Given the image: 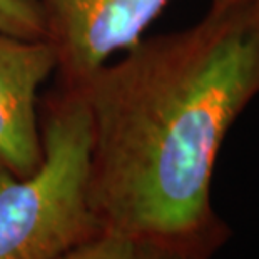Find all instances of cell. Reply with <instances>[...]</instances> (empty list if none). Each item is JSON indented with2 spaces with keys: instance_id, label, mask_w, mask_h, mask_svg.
I'll list each match as a JSON object with an SVG mask.
<instances>
[{
  "instance_id": "cell-1",
  "label": "cell",
  "mask_w": 259,
  "mask_h": 259,
  "mask_svg": "<svg viewBox=\"0 0 259 259\" xmlns=\"http://www.w3.org/2000/svg\"><path fill=\"white\" fill-rule=\"evenodd\" d=\"M77 91L101 228L211 259L233 236L212 206L218 156L259 96L256 0H211L194 25L141 37Z\"/></svg>"
},
{
  "instance_id": "cell-2",
  "label": "cell",
  "mask_w": 259,
  "mask_h": 259,
  "mask_svg": "<svg viewBox=\"0 0 259 259\" xmlns=\"http://www.w3.org/2000/svg\"><path fill=\"white\" fill-rule=\"evenodd\" d=\"M44 161L27 178L0 170V259H57L102 228L89 202L91 127L79 91L38 101Z\"/></svg>"
},
{
  "instance_id": "cell-3",
  "label": "cell",
  "mask_w": 259,
  "mask_h": 259,
  "mask_svg": "<svg viewBox=\"0 0 259 259\" xmlns=\"http://www.w3.org/2000/svg\"><path fill=\"white\" fill-rule=\"evenodd\" d=\"M170 0H37L57 57V87L77 91L115 52L139 40Z\"/></svg>"
},
{
  "instance_id": "cell-4",
  "label": "cell",
  "mask_w": 259,
  "mask_h": 259,
  "mask_svg": "<svg viewBox=\"0 0 259 259\" xmlns=\"http://www.w3.org/2000/svg\"><path fill=\"white\" fill-rule=\"evenodd\" d=\"M56 67L46 38L0 34V170L15 178L34 174L44 161L38 89Z\"/></svg>"
},
{
  "instance_id": "cell-5",
  "label": "cell",
  "mask_w": 259,
  "mask_h": 259,
  "mask_svg": "<svg viewBox=\"0 0 259 259\" xmlns=\"http://www.w3.org/2000/svg\"><path fill=\"white\" fill-rule=\"evenodd\" d=\"M0 34L27 40L46 38V22L37 0H0Z\"/></svg>"
},
{
  "instance_id": "cell-6",
  "label": "cell",
  "mask_w": 259,
  "mask_h": 259,
  "mask_svg": "<svg viewBox=\"0 0 259 259\" xmlns=\"http://www.w3.org/2000/svg\"><path fill=\"white\" fill-rule=\"evenodd\" d=\"M132 241L124 234L102 229L57 259H129Z\"/></svg>"
},
{
  "instance_id": "cell-7",
  "label": "cell",
  "mask_w": 259,
  "mask_h": 259,
  "mask_svg": "<svg viewBox=\"0 0 259 259\" xmlns=\"http://www.w3.org/2000/svg\"><path fill=\"white\" fill-rule=\"evenodd\" d=\"M129 259H202L189 252L172 249V247L154 244V242L132 241V249Z\"/></svg>"
},
{
  "instance_id": "cell-8",
  "label": "cell",
  "mask_w": 259,
  "mask_h": 259,
  "mask_svg": "<svg viewBox=\"0 0 259 259\" xmlns=\"http://www.w3.org/2000/svg\"><path fill=\"white\" fill-rule=\"evenodd\" d=\"M256 5H257V10H259V0H256Z\"/></svg>"
}]
</instances>
